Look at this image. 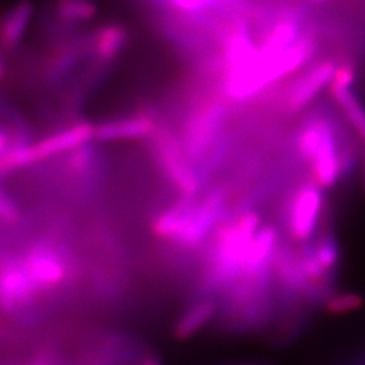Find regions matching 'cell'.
I'll list each match as a JSON object with an SVG mask.
<instances>
[{
    "instance_id": "cell-1",
    "label": "cell",
    "mask_w": 365,
    "mask_h": 365,
    "mask_svg": "<svg viewBox=\"0 0 365 365\" xmlns=\"http://www.w3.org/2000/svg\"><path fill=\"white\" fill-rule=\"evenodd\" d=\"M235 196L223 182L209 186L197 197L177 196L155 214L151 230L155 239L169 250L170 259L178 262L200 260L217 229L228 220Z\"/></svg>"
},
{
    "instance_id": "cell-2",
    "label": "cell",
    "mask_w": 365,
    "mask_h": 365,
    "mask_svg": "<svg viewBox=\"0 0 365 365\" xmlns=\"http://www.w3.org/2000/svg\"><path fill=\"white\" fill-rule=\"evenodd\" d=\"M292 157L325 191L349 180L361 163L355 141L324 112L309 113L302 119L292 139Z\"/></svg>"
},
{
    "instance_id": "cell-3",
    "label": "cell",
    "mask_w": 365,
    "mask_h": 365,
    "mask_svg": "<svg viewBox=\"0 0 365 365\" xmlns=\"http://www.w3.org/2000/svg\"><path fill=\"white\" fill-rule=\"evenodd\" d=\"M314 50V42L306 35H302L294 46L275 56H260L257 50V58L248 67L225 75V98L232 102L250 101L281 78L299 71L313 56Z\"/></svg>"
},
{
    "instance_id": "cell-4",
    "label": "cell",
    "mask_w": 365,
    "mask_h": 365,
    "mask_svg": "<svg viewBox=\"0 0 365 365\" xmlns=\"http://www.w3.org/2000/svg\"><path fill=\"white\" fill-rule=\"evenodd\" d=\"M327 193L307 176L300 177L282 197L280 225L286 241L302 246L311 242L327 225Z\"/></svg>"
},
{
    "instance_id": "cell-5",
    "label": "cell",
    "mask_w": 365,
    "mask_h": 365,
    "mask_svg": "<svg viewBox=\"0 0 365 365\" xmlns=\"http://www.w3.org/2000/svg\"><path fill=\"white\" fill-rule=\"evenodd\" d=\"M148 143L155 171L177 196L197 197L207 190L186 158L178 133L173 127L159 123L158 130Z\"/></svg>"
},
{
    "instance_id": "cell-6",
    "label": "cell",
    "mask_w": 365,
    "mask_h": 365,
    "mask_svg": "<svg viewBox=\"0 0 365 365\" xmlns=\"http://www.w3.org/2000/svg\"><path fill=\"white\" fill-rule=\"evenodd\" d=\"M337 67L330 61H323L309 67L292 82L284 96V108L289 114H297L309 107L317 95L334 81Z\"/></svg>"
},
{
    "instance_id": "cell-7",
    "label": "cell",
    "mask_w": 365,
    "mask_h": 365,
    "mask_svg": "<svg viewBox=\"0 0 365 365\" xmlns=\"http://www.w3.org/2000/svg\"><path fill=\"white\" fill-rule=\"evenodd\" d=\"M220 313V299L207 295H191L173 327L177 341H189L216 323Z\"/></svg>"
},
{
    "instance_id": "cell-8",
    "label": "cell",
    "mask_w": 365,
    "mask_h": 365,
    "mask_svg": "<svg viewBox=\"0 0 365 365\" xmlns=\"http://www.w3.org/2000/svg\"><path fill=\"white\" fill-rule=\"evenodd\" d=\"M159 120L148 113L107 120L95 126V138L101 141L150 140L158 130Z\"/></svg>"
},
{
    "instance_id": "cell-9",
    "label": "cell",
    "mask_w": 365,
    "mask_h": 365,
    "mask_svg": "<svg viewBox=\"0 0 365 365\" xmlns=\"http://www.w3.org/2000/svg\"><path fill=\"white\" fill-rule=\"evenodd\" d=\"M21 266L37 288L56 286L66 275L62 257L49 248L32 250Z\"/></svg>"
},
{
    "instance_id": "cell-10",
    "label": "cell",
    "mask_w": 365,
    "mask_h": 365,
    "mask_svg": "<svg viewBox=\"0 0 365 365\" xmlns=\"http://www.w3.org/2000/svg\"><path fill=\"white\" fill-rule=\"evenodd\" d=\"M95 138V126L91 123H80L57 132L32 146L37 159L58 155L62 152L81 148Z\"/></svg>"
},
{
    "instance_id": "cell-11",
    "label": "cell",
    "mask_w": 365,
    "mask_h": 365,
    "mask_svg": "<svg viewBox=\"0 0 365 365\" xmlns=\"http://www.w3.org/2000/svg\"><path fill=\"white\" fill-rule=\"evenodd\" d=\"M34 10L30 0H21L0 16V48L14 49L23 42L31 25Z\"/></svg>"
},
{
    "instance_id": "cell-12",
    "label": "cell",
    "mask_w": 365,
    "mask_h": 365,
    "mask_svg": "<svg viewBox=\"0 0 365 365\" xmlns=\"http://www.w3.org/2000/svg\"><path fill=\"white\" fill-rule=\"evenodd\" d=\"M37 286L30 279L23 266L7 267L0 273V305L16 309L31 300Z\"/></svg>"
},
{
    "instance_id": "cell-13",
    "label": "cell",
    "mask_w": 365,
    "mask_h": 365,
    "mask_svg": "<svg viewBox=\"0 0 365 365\" xmlns=\"http://www.w3.org/2000/svg\"><path fill=\"white\" fill-rule=\"evenodd\" d=\"M128 34L121 25H107L91 37V53L98 63H110L126 46Z\"/></svg>"
},
{
    "instance_id": "cell-14",
    "label": "cell",
    "mask_w": 365,
    "mask_h": 365,
    "mask_svg": "<svg viewBox=\"0 0 365 365\" xmlns=\"http://www.w3.org/2000/svg\"><path fill=\"white\" fill-rule=\"evenodd\" d=\"M302 37L298 24L292 21H277L264 36L262 42L257 44L260 56L272 57L294 46Z\"/></svg>"
},
{
    "instance_id": "cell-15",
    "label": "cell",
    "mask_w": 365,
    "mask_h": 365,
    "mask_svg": "<svg viewBox=\"0 0 365 365\" xmlns=\"http://www.w3.org/2000/svg\"><path fill=\"white\" fill-rule=\"evenodd\" d=\"M53 9L57 23L66 25L87 23L98 11L91 0H55Z\"/></svg>"
},
{
    "instance_id": "cell-16",
    "label": "cell",
    "mask_w": 365,
    "mask_h": 365,
    "mask_svg": "<svg viewBox=\"0 0 365 365\" xmlns=\"http://www.w3.org/2000/svg\"><path fill=\"white\" fill-rule=\"evenodd\" d=\"M331 93L338 106L344 113L345 118L355 128L359 138L365 141V109L359 98L352 93L351 88H344L331 85Z\"/></svg>"
},
{
    "instance_id": "cell-17",
    "label": "cell",
    "mask_w": 365,
    "mask_h": 365,
    "mask_svg": "<svg viewBox=\"0 0 365 365\" xmlns=\"http://www.w3.org/2000/svg\"><path fill=\"white\" fill-rule=\"evenodd\" d=\"M166 6L180 14H196L217 7H227L225 0H162ZM229 7V6H228Z\"/></svg>"
},
{
    "instance_id": "cell-18",
    "label": "cell",
    "mask_w": 365,
    "mask_h": 365,
    "mask_svg": "<svg viewBox=\"0 0 365 365\" xmlns=\"http://www.w3.org/2000/svg\"><path fill=\"white\" fill-rule=\"evenodd\" d=\"M36 160L32 146H18L1 155L0 168L4 170L19 169Z\"/></svg>"
},
{
    "instance_id": "cell-19",
    "label": "cell",
    "mask_w": 365,
    "mask_h": 365,
    "mask_svg": "<svg viewBox=\"0 0 365 365\" xmlns=\"http://www.w3.org/2000/svg\"><path fill=\"white\" fill-rule=\"evenodd\" d=\"M363 305L362 297L351 292L346 293H336L332 298L327 302V311L334 314H344L359 309Z\"/></svg>"
},
{
    "instance_id": "cell-20",
    "label": "cell",
    "mask_w": 365,
    "mask_h": 365,
    "mask_svg": "<svg viewBox=\"0 0 365 365\" xmlns=\"http://www.w3.org/2000/svg\"><path fill=\"white\" fill-rule=\"evenodd\" d=\"M354 81H355V71H354V69L349 67V66H341V67L337 68L334 81L331 85L344 87V88H351Z\"/></svg>"
},
{
    "instance_id": "cell-21",
    "label": "cell",
    "mask_w": 365,
    "mask_h": 365,
    "mask_svg": "<svg viewBox=\"0 0 365 365\" xmlns=\"http://www.w3.org/2000/svg\"><path fill=\"white\" fill-rule=\"evenodd\" d=\"M0 217L6 221H16L18 218V210L14 202L0 189Z\"/></svg>"
},
{
    "instance_id": "cell-22",
    "label": "cell",
    "mask_w": 365,
    "mask_h": 365,
    "mask_svg": "<svg viewBox=\"0 0 365 365\" xmlns=\"http://www.w3.org/2000/svg\"><path fill=\"white\" fill-rule=\"evenodd\" d=\"M143 365H165L164 362H163L162 359L159 357L157 354H153V355L150 357V359H146L145 361L144 364Z\"/></svg>"
},
{
    "instance_id": "cell-23",
    "label": "cell",
    "mask_w": 365,
    "mask_h": 365,
    "mask_svg": "<svg viewBox=\"0 0 365 365\" xmlns=\"http://www.w3.org/2000/svg\"><path fill=\"white\" fill-rule=\"evenodd\" d=\"M225 1L232 9H239V7H242L243 4H245L243 0H225Z\"/></svg>"
},
{
    "instance_id": "cell-24",
    "label": "cell",
    "mask_w": 365,
    "mask_h": 365,
    "mask_svg": "<svg viewBox=\"0 0 365 365\" xmlns=\"http://www.w3.org/2000/svg\"><path fill=\"white\" fill-rule=\"evenodd\" d=\"M216 365H269L268 363L262 362H237V363H225V364Z\"/></svg>"
},
{
    "instance_id": "cell-25",
    "label": "cell",
    "mask_w": 365,
    "mask_h": 365,
    "mask_svg": "<svg viewBox=\"0 0 365 365\" xmlns=\"http://www.w3.org/2000/svg\"><path fill=\"white\" fill-rule=\"evenodd\" d=\"M5 144H6V137L0 132V155L3 153L4 148H5Z\"/></svg>"
},
{
    "instance_id": "cell-26",
    "label": "cell",
    "mask_w": 365,
    "mask_h": 365,
    "mask_svg": "<svg viewBox=\"0 0 365 365\" xmlns=\"http://www.w3.org/2000/svg\"><path fill=\"white\" fill-rule=\"evenodd\" d=\"M4 74V60L3 56H1V53H0V78L3 76Z\"/></svg>"
},
{
    "instance_id": "cell-27",
    "label": "cell",
    "mask_w": 365,
    "mask_h": 365,
    "mask_svg": "<svg viewBox=\"0 0 365 365\" xmlns=\"http://www.w3.org/2000/svg\"><path fill=\"white\" fill-rule=\"evenodd\" d=\"M363 177H364V186H365V155L363 157Z\"/></svg>"
},
{
    "instance_id": "cell-28",
    "label": "cell",
    "mask_w": 365,
    "mask_h": 365,
    "mask_svg": "<svg viewBox=\"0 0 365 365\" xmlns=\"http://www.w3.org/2000/svg\"><path fill=\"white\" fill-rule=\"evenodd\" d=\"M312 1H316V3H324V1H327V0H312Z\"/></svg>"
}]
</instances>
